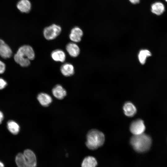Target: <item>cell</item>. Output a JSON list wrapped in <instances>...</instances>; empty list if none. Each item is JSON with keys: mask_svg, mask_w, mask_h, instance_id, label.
I'll return each mask as SVG.
<instances>
[{"mask_svg": "<svg viewBox=\"0 0 167 167\" xmlns=\"http://www.w3.org/2000/svg\"><path fill=\"white\" fill-rule=\"evenodd\" d=\"M35 54L32 47L29 45H25L20 47L14 55L15 61L21 66L27 67L30 64V61L33 60Z\"/></svg>", "mask_w": 167, "mask_h": 167, "instance_id": "cell-1", "label": "cell"}, {"mask_svg": "<svg viewBox=\"0 0 167 167\" xmlns=\"http://www.w3.org/2000/svg\"><path fill=\"white\" fill-rule=\"evenodd\" d=\"M18 167H36L37 160L34 153L31 150L26 149L23 153H18L15 158Z\"/></svg>", "mask_w": 167, "mask_h": 167, "instance_id": "cell-2", "label": "cell"}, {"mask_svg": "<svg viewBox=\"0 0 167 167\" xmlns=\"http://www.w3.org/2000/svg\"><path fill=\"white\" fill-rule=\"evenodd\" d=\"M130 143L136 151L143 152L149 149L152 143V140L149 135L143 133L133 136L131 139Z\"/></svg>", "mask_w": 167, "mask_h": 167, "instance_id": "cell-3", "label": "cell"}, {"mask_svg": "<svg viewBox=\"0 0 167 167\" xmlns=\"http://www.w3.org/2000/svg\"><path fill=\"white\" fill-rule=\"evenodd\" d=\"M104 141L105 136L102 132L92 129L87 133L86 144L89 149L95 150L101 146Z\"/></svg>", "mask_w": 167, "mask_h": 167, "instance_id": "cell-4", "label": "cell"}, {"mask_svg": "<svg viewBox=\"0 0 167 167\" xmlns=\"http://www.w3.org/2000/svg\"><path fill=\"white\" fill-rule=\"evenodd\" d=\"M61 27L56 24H53L45 28L43 34L45 38L47 40H53L56 38L61 33Z\"/></svg>", "mask_w": 167, "mask_h": 167, "instance_id": "cell-5", "label": "cell"}, {"mask_svg": "<svg viewBox=\"0 0 167 167\" xmlns=\"http://www.w3.org/2000/svg\"><path fill=\"white\" fill-rule=\"evenodd\" d=\"M145 126L143 121L138 119L133 121L131 124L130 130L134 135L141 134L143 133Z\"/></svg>", "mask_w": 167, "mask_h": 167, "instance_id": "cell-6", "label": "cell"}, {"mask_svg": "<svg viewBox=\"0 0 167 167\" xmlns=\"http://www.w3.org/2000/svg\"><path fill=\"white\" fill-rule=\"evenodd\" d=\"M12 51L9 46L3 40L0 39V56L4 58H10Z\"/></svg>", "mask_w": 167, "mask_h": 167, "instance_id": "cell-7", "label": "cell"}, {"mask_svg": "<svg viewBox=\"0 0 167 167\" xmlns=\"http://www.w3.org/2000/svg\"><path fill=\"white\" fill-rule=\"evenodd\" d=\"M83 32L79 27H75L71 30L69 37L70 39L74 42H78L81 40Z\"/></svg>", "mask_w": 167, "mask_h": 167, "instance_id": "cell-8", "label": "cell"}, {"mask_svg": "<svg viewBox=\"0 0 167 167\" xmlns=\"http://www.w3.org/2000/svg\"><path fill=\"white\" fill-rule=\"evenodd\" d=\"M66 49L70 55L74 58L77 57L80 52L79 46L74 42L68 43L66 45Z\"/></svg>", "mask_w": 167, "mask_h": 167, "instance_id": "cell-9", "label": "cell"}, {"mask_svg": "<svg viewBox=\"0 0 167 167\" xmlns=\"http://www.w3.org/2000/svg\"><path fill=\"white\" fill-rule=\"evenodd\" d=\"M52 93L56 98L63 99L66 95V90L60 84L56 85L52 89Z\"/></svg>", "mask_w": 167, "mask_h": 167, "instance_id": "cell-10", "label": "cell"}, {"mask_svg": "<svg viewBox=\"0 0 167 167\" xmlns=\"http://www.w3.org/2000/svg\"><path fill=\"white\" fill-rule=\"evenodd\" d=\"M60 71L62 74L66 77L70 76L73 75L75 72L74 66L69 63H66L61 67Z\"/></svg>", "mask_w": 167, "mask_h": 167, "instance_id": "cell-11", "label": "cell"}, {"mask_svg": "<svg viewBox=\"0 0 167 167\" xmlns=\"http://www.w3.org/2000/svg\"><path fill=\"white\" fill-rule=\"evenodd\" d=\"M37 99L41 105L44 107H47L52 101L51 96L46 93L41 92L38 94Z\"/></svg>", "mask_w": 167, "mask_h": 167, "instance_id": "cell-12", "label": "cell"}, {"mask_svg": "<svg viewBox=\"0 0 167 167\" xmlns=\"http://www.w3.org/2000/svg\"><path fill=\"white\" fill-rule=\"evenodd\" d=\"M52 59L55 61L63 62L66 58L65 53L62 49H57L53 51L51 54Z\"/></svg>", "mask_w": 167, "mask_h": 167, "instance_id": "cell-13", "label": "cell"}, {"mask_svg": "<svg viewBox=\"0 0 167 167\" xmlns=\"http://www.w3.org/2000/svg\"><path fill=\"white\" fill-rule=\"evenodd\" d=\"M123 109L125 114L128 117L133 116L136 112L135 106L130 102H127L124 104Z\"/></svg>", "mask_w": 167, "mask_h": 167, "instance_id": "cell-14", "label": "cell"}, {"mask_svg": "<svg viewBox=\"0 0 167 167\" xmlns=\"http://www.w3.org/2000/svg\"><path fill=\"white\" fill-rule=\"evenodd\" d=\"M165 10L164 5L160 2H156L152 4L151 6V11L157 15H161Z\"/></svg>", "mask_w": 167, "mask_h": 167, "instance_id": "cell-15", "label": "cell"}, {"mask_svg": "<svg viewBox=\"0 0 167 167\" xmlns=\"http://www.w3.org/2000/svg\"><path fill=\"white\" fill-rule=\"evenodd\" d=\"M17 7L22 12L27 13L31 8V4L28 0H20L17 3Z\"/></svg>", "mask_w": 167, "mask_h": 167, "instance_id": "cell-16", "label": "cell"}, {"mask_svg": "<svg viewBox=\"0 0 167 167\" xmlns=\"http://www.w3.org/2000/svg\"><path fill=\"white\" fill-rule=\"evenodd\" d=\"M97 162L95 157L88 156L84 158L81 164V167H96Z\"/></svg>", "mask_w": 167, "mask_h": 167, "instance_id": "cell-17", "label": "cell"}, {"mask_svg": "<svg viewBox=\"0 0 167 167\" xmlns=\"http://www.w3.org/2000/svg\"><path fill=\"white\" fill-rule=\"evenodd\" d=\"M7 128L9 131L12 134L16 135L20 130V126L18 124L13 120L8 121L7 124Z\"/></svg>", "mask_w": 167, "mask_h": 167, "instance_id": "cell-18", "label": "cell"}, {"mask_svg": "<svg viewBox=\"0 0 167 167\" xmlns=\"http://www.w3.org/2000/svg\"><path fill=\"white\" fill-rule=\"evenodd\" d=\"M151 55V53L148 50L143 49L140 50L138 56L139 62L141 64H144L146 62L147 58Z\"/></svg>", "mask_w": 167, "mask_h": 167, "instance_id": "cell-19", "label": "cell"}, {"mask_svg": "<svg viewBox=\"0 0 167 167\" xmlns=\"http://www.w3.org/2000/svg\"><path fill=\"white\" fill-rule=\"evenodd\" d=\"M7 85V82L3 79L0 78V90L5 88Z\"/></svg>", "mask_w": 167, "mask_h": 167, "instance_id": "cell-20", "label": "cell"}, {"mask_svg": "<svg viewBox=\"0 0 167 167\" xmlns=\"http://www.w3.org/2000/svg\"><path fill=\"white\" fill-rule=\"evenodd\" d=\"M6 66L5 63L0 60V74L3 73L5 71Z\"/></svg>", "mask_w": 167, "mask_h": 167, "instance_id": "cell-21", "label": "cell"}, {"mask_svg": "<svg viewBox=\"0 0 167 167\" xmlns=\"http://www.w3.org/2000/svg\"><path fill=\"white\" fill-rule=\"evenodd\" d=\"M129 1L133 4H136L139 2L140 0H129Z\"/></svg>", "mask_w": 167, "mask_h": 167, "instance_id": "cell-22", "label": "cell"}, {"mask_svg": "<svg viewBox=\"0 0 167 167\" xmlns=\"http://www.w3.org/2000/svg\"><path fill=\"white\" fill-rule=\"evenodd\" d=\"M4 118V115L3 113L0 111V124H1L3 121Z\"/></svg>", "mask_w": 167, "mask_h": 167, "instance_id": "cell-23", "label": "cell"}, {"mask_svg": "<svg viewBox=\"0 0 167 167\" xmlns=\"http://www.w3.org/2000/svg\"><path fill=\"white\" fill-rule=\"evenodd\" d=\"M0 167H4V164L1 161H0Z\"/></svg>", "mask_w": 167, "mask_h": 167, "instance_id": "cell-24", "label": "cell"}, {"mask_svg": "<svg viewBox=\"0 0 167 167\" xmlns=\"http://www.w3.org/2000/svg\"><path fill=\"white\" fill-rule=\"evenodd\" d=\"M165 1H166L167 2V0H165Z\"/></svg>", "mask_w": 167, "mask_h": 167, "instance_id": "cell-25", "label": "cell"}]
</instances>
